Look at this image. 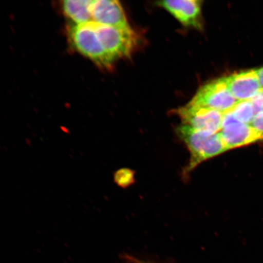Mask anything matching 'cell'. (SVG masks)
Listing matches in <instances>:
<instances>
[{
  "label": "cell",
  "mask_w": 263,
  "mask_h": 263,
  "mask_svg": "<svg viewBox=\"0 0 263 263\" xmlns=\"http://www.w3.org/2000/svg\"><path fill=\"white\" fill-rule=\"evenodd\" d=\"M176 133L190 153V162L183 171L184 179L200 164L228 151L219 133L206 134L183 124L177 127Z\"/></svg>",
  "instance_id": "obj_1"
},
{
  "label": "cell",
  "mask_w": 263,
  "mask_h": 263,
  "mask_svg": "<svg viewBox=\"0 0 263 263\" xmlns=\"http://www.w3.org/2000/svg\"><path fill=\"white\" fill-rule=\"evenodd\" d=\"M68 34L71 45L80 53L90 59L98 67L105 69L112 67L115 60L102 44L93 22L73 24L68 28Z\"/></svg>",
  "instance_id": "obj_2"
},
{
  "label": "cell",
  "mask_w": 263,
  "mask_h": 263,
  "mask_svg": "<svg viewBox=\"0 0 263 263\" xmlns=\"http://www.w3.org/2000/svg\"><path fill=\"white\" fill-rule=\"evenodd\" d=\"M93 24L102 44L115 61L130 57L137 41L136 34L131 27L118 28Z\"/></svg>",
  "instance_id": "obj_3"
},
{
  "label": "cell",
  "mask_w": 263,
  "mask_h": 263,
  "mask_svg": "<svg viewBox=\"0 0 263 263\" xmlns=\"http://www.w3.org/2000/svg\"><path fill=\"white\" fill-rule=\"evenodd\" d=\"M238 102L230 93L222 78L200 88L190 103L225 114L231 111Z\"/></svg>",
  "instance_id": "obj_4"
},
{
  "label": "cell",
  "mask_w": 263,
  "mask_h": 263,
  "mask_svg": "<svg viewBox=\"0 0 263 263\" xmlns=\"http://www.w3.org/2000/svg\"><path fill=\"white\" fill-rule=\"evenodd\" d=\"M177 114L183 124L201 133L213 135L219 133L222 129L223 114L218 111L190 103L179 108Z\"/></svg>",
  "instance_id": "obj_5"
},
{
  "label": "cell",
  "mask_w": 263,
  "mask_h": 263,
  "mask_svg": "<svg viewBox=\"0 0 263 263\" xmlns=\"http://www.w3.org/2000/svg\"><path fill=\"white\" fill-rule=\"evenodd\" d=\"M219 134L228 150L263 140L262 135L257 130L251 125L240 123L231 111L223 114L222 129Z\"/></svg>",
  "instance_id": "obj_6"
},
{
  "label": "cell",
  "mask_w": 263,
  "mask_h": 263,
  "mask_svg": "<svg viewBox=\"0 0 263 263\" xmlns=\"http://www.w3.org/2000/svg\"><path fill=\"white\" fill-rule=\"evenodd\" d=\"M90 11L92 22L114 27H130L122 6L116 0H91Z\"/></svg>",
  "instance_id": "obj_7"
},
{
  "label": "cell",
  "mask_w": 263,
  "mask_h": 263,
  "mask_svg": "<svg viewBox=\"0 0 263 263\" xmlns=\"http://www.w3.org/2000/svg\"><path fill=\"white\" fill-rule=\"evenodd\" d=\"M199 0H176L158 2V5L172 14L183 25L202 28L201 5Z\"/></svg>",
  "instance_id": "obj_8"
},
{
  "label": "cell",
  "mask_w": 263,
  "mask_h": 263,
  "mask_svg": "<svg viewBox=\"0 0 263 263\" xmlns=\"http://www.w3.org/2000/svg\"><path fill=\"white\" fill-rule=\"evenodd\" d=\"M230 93L236 100H251L261 90L256 70H250L223 78Z\"/></svg>",
  "instance_id": "obj_9"
},
{
  "label": "cell",
  "mask_w": 263,
  "mask_h": 263,
  "mask_svg": "<svg viewBox=\"0 0 263 263\" xmlns=\"http://www.w3.org/2000/svg\"><path fill=\"white\" fill-rule=\"evenodd\" d=\"M91 3V0H67L61 2V9L73 24H85L92 22Z\"/></svg>",
  "instance_id": "obj_10"
},
{
  "label": "cell",
  "mask_w": 263,
  "mask_h": 263,
  "mask_svg": "<svg viewBox=\"0 0 263 263\" xmlns=\"http://www.w3.org/2000/svg\"><path fill=\"white\" fill-rule=\"evenodd\" d=\"M231 112L240 123L245 124L251 125L255 118L254 109L250 100L239 101Z\"/></svg>",
  "instance_id": "obj_11"
},
{
  "label": "cell",
  "mask_w": 263,
  "mask_h": 263,
  "mask_svg": "<svg viewBox=\"0 0 263 263\" xmlns=\"http://www.w3.org/2000/svg\"><path fill=\"white\" fill-rule=\"evenodd\" d=\"M115 181L121 187H127L134 181V174L133 171L129 169H121L117 171L115 174Z\"/></svg>",
  "instance_id": "obj_12"
},
{
  "label": "cell",
  "mask_w": 263,
  "mask_h": 263,
  "mask_svg": "<svg viewBox=\"0 0 263 263\" xmlns=\"http://www.w3.org/2000/svg\"><path fill=\"white\" fill-rule=\"evenodd\" d=\"M254 109L255 117L259 114L263 113V90L258 92L255 96L250 100Z\"/></svg>",
  "instance_id": "obj_13"
},
{
  "label": "cell",
  "mask_w": 263,
  "mask_h": 263,
  "mask_svg": "<svg viewBox=\"0 0 263 263\" xmlns=\"http://www.w3.org/2000/svg\"><path fill=\"white\" fill-rule=\"evenodd\" d=\"M251 125L263 137V113L256 115Z\"/></svg>",
  "instance_id": "obj_14"
},
{
  "label": "cell",
  "mask_w": 263,
  "mask_h": 263,
  "mask_svg": "<svg viewBox=\"0 0 263 263\" xmlns=\"http://www.w3.org/2000/svg\"><path fill=\"white\" fill-rule=\"evenodd\" d=\"M256 74L258 75L259 84L261 89L263 90V67L256 70Z\"/></svg>",
  "instance_id": "obj_15"
},
{
  "label": "cell",
  "mask_w": 263,
  "mask_h": 263,
  "mask_svg": "<svg viewBox=\"0 0 263 263\" xmlns=\"http://www.w3.org/2000/svg\"><path fill=\"white\" fill-rule=\"evenodd\" d=\"M127 260L129 261V263H151L149 262L140 260L139 259L131 257V256H130V257H127Z\"/></svg>",
  "instance_id": "obj_16"
}]
</instances>
